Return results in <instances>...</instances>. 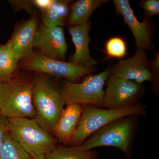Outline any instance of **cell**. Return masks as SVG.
<instances>
[{"instance_id":"cell-1","label":"cell","mask_w":159,"mask_h":159,"mask_svg":"<svg viewBox=\"0 0 159 159\" xmlns=\"http://www.w3.org/2000/svg\"><path fill=\"white\" fill-rule=\"evenodd\" d=\"M32 99L36 112L35 119L53 135L66 104L60 91L51 84L47 77L39 74L33 80Z\"/></svg>"},{"instance_id":"cell-2","label":"cell","mask_w":159,"mask_h":159,"mask_svg":"<svg viewBox=\"0 0 159 159\" xmlns=\"http://www.w3.org/2000/svg\"><path fill=\"white\" fill-rule=\"evenodd\" d=\"M7 131L29 155H45L57 146V139L47 132L35 118L7 119Z\"/></svg>"},{"instance_id":"cell-3","label":"cell","mask_w":159,"mask_h":159,"mask_svg":"<svg viewBox=\"0 0 159 159\" xmlns=\"http://www.w3.org/2000/svg\"><path fill=\"white\" fill-rule=\"evenodd\" d=\"M33 80L12 79L0 84V111L7 119H33L36 116L32 102Z\"/></svg>"},{"instance_id":"cell-4","label":"cell","mask_w":159,"mask_h":159,"mask_svg":"<svg viewBox=\"0 0 159 159\" xmlns=\"http://www.w3.org/2000/svg\"><path fill=\"white\" fill-rule=\"evenodd\" d=\"M145 113V107L140 103L119 110L100 109L93 105H83L81 119L70 143L79 146L91 134L111 122L122 118L144 115Z\"/></svg>"},{"instance_id":"cell-5","label":"cell","mask_w":159,"mask_h":159,"mask_svg":"<svg viewBox=\"0 0 159 159\" xmlns=\"http://www.w3.org/2000/svg\"><path fill=\"white\" fill-rule=\"evenodd\" d=\"M109 76V69L99 74L89 75L80 83L67 81L60 90L66 105L80 104L103 107V88Z\"/></svg>"},{"instance_id":"cell-6","label":"cell","mask_w":159,"mask_h":159,"mask_svg":"<svg viewBox=\"0 0 159 159\" xmlns=\"http://www.w3.org/2000/svg\"><path fill=\"white\" fill-rule=\"evenodd\" d=\"M133 124L130 118L118 119L100 129L91 139L77 146L84 151L100 146H111L119 148L129 157Z\"/></svg>"},{"instance_id":"cell-7","label":"cell","mask_w":159,"mask_h":159,"mask_svg":"<svg viewBox=\"0 0 159 159\" xmlns=\"http://www.w3.org/2000/svg\"><path fill=\"white\" fill-rule=\"evenodd\" d=\"M22 67L27 70L50 74L57 77L76 80L95 71V69L83 67L71 62L52 59L35 53L22 61Z\"/></svg>"},{"instance_id":"cell-8","label":"cell","mask_w":159,"mask_h":159,"mask_svg":"<svg viewBox=\"0 0 159 159\" xmlns=\"http://www.w3.org/2000/svg\"><path fill=\"white\" fill-rule=\"evenodd\" d=\"M103 107L122 109L132 106L143 92L142 84L135 81L110 77L105 82Z\"/></svg>"},{"instance_id":"cell-9","label":"cell","mask_w":159,"mask_h":159,"mask_svg":"<svg viewBox=\"0 0 159 159\" xmlns=\"http://www.w3.org/2000/svg\"><path fill=\"white\" fill-rule=\"evenodd\" d=\"M109 69L110 77L132 80L140 84L145 81H152L147 54L141 49L137 48L133 56L120 61Z\"/></svg>"},{"instance_id":"cell-10","label":"cell","mask_w":159,"mask_h":159,"mask_svg":"<svg viewBox=\"0 0 159 159\" xmlns=\"http://www.w3.org/2000/svg\"><path fill=\"white\" fill-rule=\"evenodd\" d=\"M33 47L39 54L52 59L65 61L68 47L61 27L38 26L33 39Z\"/></svg>"},{"instance_id":"cell-11","label":"cell","mask_w":159,"mask_h":159,"mask_svg":"<svg viewBox=\"0 0 159 159\" xmlns=\"http://www.w3.org/2000/svg\"><path fill=\"white\" fill-rule=\"evenodd\" d=\"M117 13L123 16L133 34L137 48L149 51L154 48L152 40L153 25L150 17L145 16L143 22H139L134 14L128 0H114Z\"/></svg>"},{"instance_id":"cell-12","label":"cell","mask_w":159,"mask_h":159,"mask_svg":"<svg viewBox=\"0 0 159 159\" xmlns=\"http://www.w3.org/2000/svg\"><path fill=\"white\" fill-rule=\"evenodd\" d=\"M38 24L36 16H31L16 27L7 42L19 61L29 59L35 54L33 39Z\"/></svg>"},{"instance_id":"cell-13","label":"cell","mask_w":159,"mask_h":159,"mask_svg":"<svg viewBox=\"0 0 159 159\" xmlns=\"http://www.w3.org/2000/svg\"><path fill=\"white\" fill-rule=\"evenodd\" d=\"M91 25L90 21L89 20L82 25L68 28L75 47V53L71 57L70 62L87 68H93L97 63V61L91 57L89 49Z\"/></svg>"},{"instance_id":"cell-14","label":"cell","mask_w":159,"mask_h":159,"mask_svg":"<svg viewBox=\"0 0 159 159\" xmlns=\"http://www.w3.org/2000/svg\"><path fill=\"white\" fill-rule=\"evenodd\" d=\"M83 108L82 104H71L64 109L53 131V135L57 142L70 143L81 119Z\"/></svg>"},{"instance_id":"cell-15","label":"cell","mask_w":159,"mask_h":159,"mask_svg":"<svg viewBox=\"0 0 159 159\" xmlns=\"http://www.w3.org/2000/svg\"><path fill=\"white\" fill-rule=\"evenodd\" d=\"M71 1L51 0L48 7L41 11L43 25L48 28L61 27L68 17Z\"/></svg>"},{"instance_id":"cell-16","label":"cell","mask_w":159,"mask_h":159,"mask_svg":"<svg viewBox=\"0 0 159 159\" xmlns=\"http://www.w3.org/2000/svg\"><path fill=\"white\" fill-rule=\"evenodd\" d=\"M105 0H79L72 4L66 25L68 27L79 25L88 21L91 15Z\"/></svg>"},{"instance_id":"cell-17","label":"cell","mask_w":159,"mask_h":159,"mask_svg":"<svg viewBox=\"0 0 159 159\" xmlns=\"http://www.w3.org/2000/svg\"><path fill=\"white\" fill-rule=\"evenodd\" d=\"M48 159H97L98 153L93 151L82 150L77 146L57 145L51 152L46 154Z\"/></svg>"},{"instance_id":"cell-18","label":"cell","mask_w":159,"mask_h":159,"mask_svg":"<svg viewBox=\"0 0 159 159\" xmlns=\"http://www.w3.org/2000/svg\"><path fill=\"white\" fill-rule=\"evenodd\" d=\"M30 155L6 131L3 138L0 159H29Z\"/></svg>"},{"instance_id":"cell-19","label":"cell","mask_w":159,"mask_h":159,"mask_svg":"<svg viewBox=\"0 0 159 159\" xmlns=\"http://www.w3.org/2000/svg\"><path fill=\"white\" fill-rule=\"evenodd\" d=\"M19 62L8 43L0 45V68L5 73L12 76Z\"/></svg>"},{"instance_id":"cell-20","label":"cell","mask_w":159,"mask_h":159,"mask_svg":"<svg viewBox=\"0 0 159 159\" xmlns=\"http://www.w3.org/2000/svg\"><path fill=\"white\" fill-rule=\"evenodd\" d=\"M105 51L107 58H123L127 54L126 43L119 36L111 38L106 43Z\"/></svg>"},{"instance_id":"cell-21","label":"cell","mask_w":159,"mask_h":159,"mask_svg":"<svg viewBox=\"0 0 159 159\" xmlns=\"http://www.w3.org/2000/svg\"><path fill=\"white\" fill-rule=\"evenodd\" d=\"M139 5L145 11L146 16L150 18L159 14V0H142L139 1Z\"/></svg>"},{"instance_id":"cell-22","label":"cell","mask_w":159,"mask_h":159,"mask_svg":"<svg viewBox=\"0 0 159 159\" xmlns=\"http://www.w3.org/2000/svg\"><path fill=\"white\" fill-rule=\"evenodd\" d=\"M151 69L152 75V81L153 84L152 88L153 91L157 92L159 88V54L156 52L154 54L153 58L151 60Z\"/></svg>"},{"instance_id":"cell-23","label":"cell","mask_w":159,"mask_h":159,"mask_svg":"<svg viewBox=\"0 0 159 159\" xmlns=\"http://www.w3.org/2000/svg\"><path fill=\"white\" fill-rule=\"evenodd\" d=\"M11 5L15 9L20 10L25 9L29 12H33V9L34 7L33 1H11Z\"/></svg>"},{"instance_id":"cell-24","label":"cell","mask_w":159,"mask_h":159,"mask_svg":"<svg viewBox=\"0 0 159 159\" xmlns=\"http://www.w3.org/2000/svg\"><path fill=\"white\" fill-rule=\"evenodd\" d=\"M7 119L1 116H0V154L2 145L3 139L4 135L7 130Z\"/></svg>"},{"instance_id":"cell-25","label":"cell","mask_w":159,"mask_h":159,"mask_svg":"<svg viewBox=\"0 0 159 159\" xmlns=\"http://www.w3.org/2000/svg\"><path fill=\"white\" fill-rule=\"evenodd\" d=\"M33 2L34 6L39 9L41 11H42L48 7L51 0H35L33 1Z\"/></svg>"},{"instance_id":"cell-26","label":"cell","mask_w":159,"mask_h":159,"mask_svg":"<svg viewBox=\"0 0 159 159\" xmlns=\"http://www.w3.org/2000/svg\"><path fill=\"white\" fill-rule=\"evenodd\" d=\"M12 76L8 75L0 68V84L8 82L12 78Z\"/></svg>"},{"instance_id":"cell-27","label":"cell","mask_w":159,"mask_h":159,"mask_svg":"<svg viewBox=\"0 0 159 159\" xmlns=\"http://www.w3.org/2000/svg\"><path fill=\"white\" fill-rule=\"evenodd\" d=\"M29 159H48L46 157L45 154L42 153L38 154L33 155L30 156Z\"/></svg>"},{"instance_id":"cell-28","label":"cell","mask_w":159,"mask_h":159,"mask_svg":"<svg viewBox=\"0 0 159 159\" xmlns=\"http://www.w3.org/2000/svg\"><path fill=\"white\" fill-rule=\"evenodd\" d=\"M1 116V111H0V116Z\"/></svg>"}]
</instances>
